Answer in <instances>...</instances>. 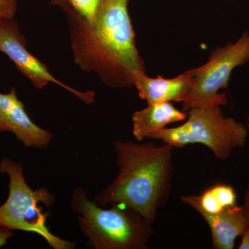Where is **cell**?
<instances>
[{"label":"cell","instance_id":"cell-1","mask_svg":"<svg viewBox=\"0 0 249 249\" xmlns=\"http://www.w3.org/2000/svg\"><path fill=\"white\" fill-rule=\"evenodd\" d=\"M54 1L67 15L73 60L79 68L96 73L109 88L134 87L137 76L146 72L136 46L129 0H101L90 21L68 1Z\"/></svg>","mask_w":249,"mask_h":249},{"label":"cell","instance_id":"cell-2","mask_svg":"<svg viewBox=\"0 0 249 249\" xmlns=\"http://www.w3.org/2000/svg\"><path fill=\"white\" fill-rule=\"evenodd\" d=\"M114 150L119 173L94 201L102 207L123 205L153 224L173 188L174 147L117 140Z\"/></svg>","mask_w":249,"mask_h":249},{"label":"cell","instance_id":"cell-3","mask_svg":"<svg viewBox=\"0 0 249 249\" xmlns=\"http://www.w3.org/2000/svg\"><path fill=\"white\" fill-rule=\"evenodd\" d=\"M100 206L83 188L73 190L71 207L80 231L94 249H146L153 235L152 224L123 205Z\"/></svg>","mask_w":249,"mask_h":249},{"label":"cell","instance_id":"cell-4","mask_svg":"<svg viewBox=\"0 0 249 249\" xmlns=\"http://www.w3.org/2000/svg\"><path fill=\"white\" fill-rule=\"evenodd\" d=\"M0 173L9 178V196L0 206V224L12 231L34 232L41 236L53 249H73L76 242L54 235L47 227L50 216L44 206L55 204V196L47 188L33 190L28 185L22 165L9 158L0 161Z\"/></svg>","mask_w":249,"mask_h":249},{"label":"cell","instance_id":"cell-5","mask_svg":"<svg viewBox=\"0 0 249 249\" xmlns=\"http://www.w3.org/2000/svg\"><path fill=\"white\" fill-rule=\"evenodd\" d=\"M247 124L227 117L221 107H196L188 111L185 122L175 127H165L150 139L160 141L174 148L202 144L219 160H226L232 151L243 147L249 137Z\"/></svg>","mask_w":249,"mask_h":249},{"label":"cell","instance_id":"cell-6","mask_svg":"<svg viewBox=\"0 0 249 249\" xmlns=\"http://www.w3.org/2000/svg\"><path fill=\"white\" fill-rule=\"evenodd\" d=\"M249 62V32L245 31L235 42L213 50L206 63L191 70L193 88L182 103L183 109L227 106V94L219 91L227 89L234 70Z\"/></svg>","mask_w":249,"mask_h":249},{"label":"cell","instance_id":"cell-7","mask_svg":"<svg viewBox=\"0 0 249 249\" xmlns=\"http://www.w3.org/2000/svg\"><path fill=\"white\" fill-rule=\"evenodd\" d=\"M27 45V40L21 34L16 20H0V52L14 62L16 68L35 88L42 89L49 83H53L73 93L86 104L94 102V91H79L62 83L50 73L45 64L28 51Z\"/></svg>","mask_w":249,"mask_h":249},{"label":"cell","instance_id":"cell-8","mask_svg":"<svg viewBox=\"0 0 249 249\" xmlns=\"http://www.w3.org/2000/svg\"><path fill=\"white\" fill-rule=\"evenodd\" d=\"M5 132L14 134L27 147L45 149L53 139L50 132L33 122L14 88L0 93V132Z\"/></svg>","mask_w":249,"mask_h":249},{"label":"cell","instance_id":"cell-9","mask_svg":"<svg viewBox=\"0 0 249 249\" xmlns=\"http://www.w3.org/2000/svg\"><path fill=\"white\" fill-rule=\"evenodd\" d=\"M193 78L191 70L173 78L159 76L152 78L146 73L139 74L135 87L139 97L147 104L155 103H183L193 88Z\"/></svg>","mask_w":249,"mask_h":249},{"label":"cell","instance_id":"cell-10","mask_svg":"<svg viewBox=\"0 0 249 249\" xmlns=\"http://www.w3.org/2000/svg\"><path fill=\"white\" fill-rule=\"evenodd\" d=\"M200 214L209 226L214 249H234L236 239L249 227L248 217L237 205L218 214Z\"/></svg>","mask_w":249,"mask_h":249},{"label":"cell","instance_id":"cell-11","mask_svg":"<svg viewBox=\"0 0 249 249\" xmlns=\"http://www.w3.org/2000/svg\"><path fill=\"white\" fill-rule=\"evenodd\" d=\"M188 113L177 109L172 103H155L134 112L132 134L138 142L150 139L152 134L168 124L186 120Z\"/></svg>","mask_w":249,"mask_h":249},{"label":"cell","instance_id":"cell-12","mask_svg":"<svg viewBox=\"0 0 249 249\" xmlns=\"http://www.w3.org/2000/svg\"><path fill=\"white\" fill-rule=\"evenodd\" d=\"M181 201L196 210L199 214H216L237 205V195L230 185L215 184L199 196H186Z\"/></svg>","mask_w":249,"mask_h":249},{"label":"cell","instance_id":"cell-13","mask_svg":"<svg viewBox=\"0 0 249 249\" xmlns=\"http://www.w3.org/2000/svg\"><path fill=\"white\" fill-rule=\"evenodd\" d=\"M67 1L76 12L90 21L96 15L101 0H67Z\"/></svg>","mask_w":249,"mask_h":249},{"label":"cell","instance_id":"cell-14","mask_svg":"<svg viewBox=\"0 0 249 249\" xmlns=\"http://www.w3.org/2000/svg\"><path fill=\"white\" fill-rule=\"evenodd\" d=\"M17 11L16 0H0V20L13 19Z\"/></svg>","mask_w":249,"mask_h":249},{"label":"cell","instance_id":"cell-15","mask_svg":"<svg viewBox=\"0 0 249 249\" xmlns=\"http://www.w3.org/2000/svg\"><path fill=\"white\" fill-rule=\"evenodd\" d=\"M14 235L13 231L0 224V248L7 244L10 237Z\"/></svg>","mask_w":249,"mask_h":249},{"label":"cell","instance_id":"cell-16","mask_svg":"<svg viewBox=\"0 0 249 249\" xmlns=\"http://www.w3.org/2000/svg\"><path fill=\"white\" fill-rule=\"evenodd\" d=\"M242 240L239 245V249H249V227L246 229L245 231L241 235Z\"/></svg>","mask_w":249,"mask_h":249},{"label":"cell","instance_id":"cell-17","mask_svg":"<svg viewBox=\"0 0 249 249\" xmlns=\"http://www.w3.org/2000/svg\"><path fill=\"white\" fill-rule=\"evenodd\" d=\"M242 207L249 219V182L248 186H247L245 196H244V202Z\"/></svg>","mask_w":249,"mask_h":249}]
</instances>
